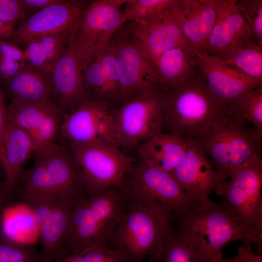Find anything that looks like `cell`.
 Returning a JSON list of instances; mask_svg holds the SVG:
<instances>
[{
	"label": "cell",
	"mask_w": 262,
	"mask_h": 262,
	"mask_svg": "<svg viewBox=\"0 0 262 262\" xmlns=\"http://www.w3.org/2000/svg\"><path fill=\"white\" fill-rule=\"evenodd\" d=\"M52 99L64 116L86 98L82 59L73 38L47 77Z\"/></svg>",
	"instance_id": "14"
},
{
	"label": "cell",
	"mask_w": 262,
	"mask_h": 262,
	"mask_svg": "<svg viewBox=\"0 0 262 262\" xmlns=\"http://www.w3.org/2000/svg\"><path fill=\"white\" fill-rule=\"evenodd\" d=\"M74 29L39 36L26 45L25 64L46 78L64 52Z\"/></svg>",
	"instance_id": "26"
},
{
	"label": "cell",
	"mask_w": 262,
	"mask_h": 262,
	"mask_svg": "<svg viewBox=\"0 0 262 262\" xmlns=\"http://www.w3.org/2000/svg\"><path fill=\"white\" fill-rule=\"evenodd\" d=\"M0 57L25 64L24 51L14 43L0 38Z\"/></svg>",
	"instance_id": "38"
},
{
	"label": "cell",
	"mask_w": 262,
	"mask_h": 262,
	"mask_svg": "<svg viewBox=\"0 0 262 262\" xmlns=\"http://www.w3.org/2000/svg\"><path fill=\"white\" fill-rule=\"evenodd\" d=\"M139 162L172 174L183 161L187 141L170 133L160 132L137 147Z\"/></svg>",
	"instance_id": "23"
},
{
	"label": "cell",
	"mask_w": 262,
	"mask_h": 262,
	"mask_svg": "<svg viewBox=\"0 0 262 262\" xmlns=\"http://www.w3.org/2000/svg\"><path fill=\"white\" fill-rule=\"evenodd\" d=\"M222 262H262L261 255L255 254L249 245L239 247L238 253L231 259H224Z\"/></svg>",
	"instance_id": "41"
},
{
	"label": "cell",
	"mask_w": 262,
	"mask_h": 262,
	"mask_svg": "<svg viewBox=\"0 0 262 262\" xmlns=\"http://www.w3.org/2000/svg\"><path fill=\"white\" fill-rule=\"evenodd\" d=\"M251 40L249 28L235 0H217L216 20L202 53L220 58Z\"/></svg>",
	"instance_id": "16"
},
{
	"label": "cell",
	"mask_w": 262,
	"mask_h": 262,
	"mask_svg": "<svg viewBox=\"0 0 262 262\" xmlns=\"http://www.w3.org/2000/svg\"><path fill=\"white\" fill-rule=\"evenodd\" d=\"M61 262H128L120 250L109 247L95 246L71 254Z\"/></svg>",
	"instance_id": "35"
},
{
	"label": "cell",
	"mask_w": 262,
	"mask_h": 262,
	"mask_svg": "<svg viewBox=\"0 0 262 262\" xmlns=\"http://www.w3.org/2000/svg\"><path fill=\"white\" fill-rule=\"evenodd\" d=\"M173 221L208 262H222V248L229 242H252L223 200L218 203L210 200L183 214H173Z\"/></svg>",
	"instance_id": "4"
},
{
	"label": "cell",
	"mask_w": 262,
	"mask_h": 262,
	"mask_svg": "<svg viewBox=\"0 0 262 262\" xmlns=\"http://www.w3.org/2000/svg\"><path fill=\"white\" fill-rule=\"evenodd\" d=\"M193 139L202 149L222 181L254 155H261L262 142L253 128L233 122L224 114Z\"/></svg>",
	"instance_id": "5"
},
{
	"label": "cell",
	"mask_w": 262,
	"mask_h": 262,
	"mask_svg": "<svg viewBox=\"0 0 262 262\" xmlns=\"http://www.w3.org/2000/svg\"><path fill=\"white\" fill-rule=\"evenodd\" d=\"M163 129L185 141L205 132L225 109L209 92L199 72L181 85L164 91Z\"/></svg>",
	"instance_id": "3"
},
{
	"label": "cell",
	"mask_w": 262,
	"mask_h": 262,
	"mask_svg": "<svg viewBox=\"0 0 262 262\" xmlns=\"http://www.w3.org/2000/svg\"><path fill=\"white\" fill-rule=\"evenodd\" d=\"M128 0L88 2L77 22L73 38L82 65L100 51L127 21L122 10Z\"/></svg>",
	"instance_id": "11"
},
{
	"label": "cell",
	"mask_w": 262,
	"mask_h": 262,
	"mask_svg": "<svg viewBox=\"0 0 262 262\" xmlns=\"http://www.w3.org/2000/svg\"><path fill=\"white\" fill-rule=\"evenodd\" d=\"M20 194L22 203L35 219L44 262H61L68 256L66 237L73 201L55 194Z\"/></svg>",
	"instance_id": "8"
},
{
	"label": "cell",
	"mask_w": 262,
	"mask_h": 262,
	"mask_svg": "<svg viewBox=\"0 0 262 262\" xmlns=\"http://www.w3.org/2000/svg\"><path fill=\"white\" fill-rule=\"evenodd\" d=\"M172 175L182 189L201 203L224 182L218 176L209 158L193 140L187 141L185 157Z\"/></svg>",
	"instance_id": "19"
},
{
	"label": "cell",
	"mask_w": 262,
	"mask_h": 262,
	"mask_svg": "<svg viewBox=\"0 0 262 262\" xmlns=\"http://www.w3.org/2000/svg\"><path fill=\"white\" fill-rule=\"evenodd\" d=\"M217 0H180L179 25L182 48L202 53L217 16Z\"/></svg>",
	"instance_id": "20"
},
{
	"label": "cell",
	"mask_w": 262,
	"mask_h": 262,
	"mask_svg": "<svg viewBox=\"0 0 262 262\" xmlns=\"http://www.w3.org/2000/svg\"><path fill=\"white\" fill-rule=\"evenodd\" d=\"M164 92L157 86L113 109L116 144L120 148L137 147L162 131Z\"/></svg>",
	"instance_id": "7"
},
{
	"label": "cell",
	"mask_w": 262,
	"mask_h": 262,
	"mask_svg": "<svg viewBox=\"0 0 262 262\" xmlns=\"http://www.w3.org/2000/svg\"><path fill=\"white\" fill-rule=\"evenodd\" d=\"M23 180L22 191L33 194L57 195L45 165L37 157L33 167L24 174Z\"/></svg>",
	"instance_id": "33"
},
{
	"label": "cell",
	"mask_w": 262,
	"mask_h": 262,
	"mask_svg": "<svg viewBox=\"0 0 262 262\" xmlns=\"http://www.w3.org/2000/svg\"><path fill=\"white\" fill-rule=\"evenodd\" d=\"M7 118L8 110L4 101L3 94L0 89V165L4 171L6 167V163L3 146V136Z\"/></svg>",
	"instance_id": "40"
},
{
	"label": "cell",
	"mask_w": 262,
	"mask_h": 262,
	"mask_svg": "<svg viewBox=\"0 0 262 262\" xmlns=\"http://www.w3.org/2000/svg\"><path fill=\"white\" fill-rule=\"evenodd\" d=\"M247 24L252 40L262 48V0H235Z\"/></svg>",
	"instance_id": "36"
},
{
	"label": "cell",
	"mask_w": 262,
	"mask_h": 262,
	"mask_svg": "<svg viewBox=\"0 0 262 262\" xmlns=\"http://www.w3.org/2000/svg\"><path fill=\"white\" fill-rule=\"evenodd\" d=\"M35 155L45 165L58 195L74 201L87 194L82 171L67 146L58 143Z\"/></svg>",
	"instance_id": "22"
},
{
	"label": "cell",
	"mask_w": 262,
	"mask_h": 262,
	"mask_svg": "<svg viewBox=\"0 0 262 262\" xmlns=\"http://www.w3.org/2000/svg\"><path fill=\"white\" fill-rule=\"evenodd\" d=\"M119 30L111 40L119 68L120 104L158 85L153 64L140 42L127 32Z\"/></svg>",
	"instance_id": "13"
},
{
	"label": "cell",
	"mask_w": 262,
	"mask_h": 262,
	"mask_svg": "<svg viewBox=\"0 0 262 262\" xmlns=\"http://www.w3.org/2000/svg\"><path fill=\"white\" fill-rule=\"evenodd\" d=\"M158 262H208L201 252L177 227L169 231Z\"/></svg>",
	"instance_id": "30"
},
{
	"label": "cell",
	"mask_w": 262,
	"mask_h": 262,
	"mask_svg": "<svg viewBox=\"0 0 262 262\" xmlns=\"http://www.w3.org/2000/svg\"><path fill=\"white\" fill-rule=\"evenodd\" d=\"M225 114L235 123L245 126L251 123L262 140V84L230 103Z\"/></svg>",
	"instance_id": "29"
},
{
	"label": "cell",
	"mask_w": 262,
	"mask_h": 262,
	"mask_svg": "<svg viewBox=\"0 0 262 262\" xmlns=\"http://www.w3.org/2000/svg\"><path fill=\"white\" fill-rule=\"evenodd\" d=\"M65 145L82 171L87 194L111 187L128 192L125 177L133 161L117 146L108 143Z\"/></svg>",
	"instance_id": "9"
},
{
	"label": "cell",
	"mask_w": 262,
	"mask_h": 262,
	"mask_svg": "<svg viewBox=\"0 0 262 262\" xmlns=\"http://www.w3.org/2000/svg\"><path fill=\"white\" fill-rule=\"evenodd\" d=\"M262 160L256 154L232 171L215 192L223 198L252 242L262 245Z\"/></svg>",
	"instance_id": "6"
},
{
	"label": "cell",
	"mask_w": 262,
	"mask_h": 262,
	"mask_svg": "<svg viewBox=\"0 0 262 262\" xmlns=\"http://www.w3.org/2000/svg\"><path fill=\"white\" fill-rule=\"evenodd\" d=\"M15 23H6L0 20V38H13L15 31Z\"/></svg>",
	"instance_id": "43"
},
{
	"label": "cell",
	"mask_w": 262,
	"mask_h": 262,
	"mask_svg": "<svg viewBox=\"0 0 262 262\" xmlns=\"http://www.w3.org/2000/svg\"><path fill=\"white\" fill-rule=\"evenodd\" d=\"M219 59L246 77L262 80V48L253 40Z\"/></svg>",
	"instance_id": "31"
},
{
	"label": "cell",
	"mask_w": 262,
	"mask_h": 262,
	"mask_svg": "<svg viewBox=\"0 0 262 262\" xmlns=\"http://www.w3.org/2000/svg\"><path fill=\"white\" fill-rule=\"evenodd\" d=\"M88 2L64 0L33 13L19 24L14 36L16 42L25 44L44 35L74 29Z\"/></svg>",
	"instance_id": "17"
},
{
	"label": "cell",
	"mask_w": 262,
	"mask_h": 262,
	"mask_svg": "<svg viewBox=\"0 0 262 262\" xmlns=\"http://www.w3.org/2000/svg\"><path fill=\"white\" fill-rule=\"evenodd\" d=\"M3 238L10 241L33 245L38 240L37 225L31 211L23 203L2 209Z\"/></svg>",
	"instance_id": "28"
},
{
	"label": "cell",
	"mask_w": 262,
	"mask_h": 262,
	"mask_svg": "<svg viewBox=\"0 0 262 262\" xmlns=\"http://www.w3.org/2000/svg\"><path fill=\"white\" fill-rule=\"evenodd\" d=\"M29 11L34 12L59 2L61 0H22Z\"/></svg>",
	"instance_id": "42"
},
{
	"label": "cell",
	"mask_w": 262,
	"mask_h": 262,
	"mask_svg": "<svg viewBox=\"0 0 262 262\" xmlns=\"http://www.w3.org/2000/svg\"><path fill=\"white\" fill-rule=\"evenodd\" d=\"M4 83L12 104L53 101L46 78L26 65Z\"/></svg>",
	"instance_id": "27"
},
{
	"label": "cell",
	"mask_w": 262,
	"mask_h": 262,
	"mask_svg": "<svg viewBox=\"0 0 262 262\" xmlns=\"http://www.w3.org/2000/svg\"><path fill=\"white\" fill-rule=\"evenodd\" d=\"M6 163L5 187L12 191L20 180L22 171L35 147L33 140L23 129L7 120L3 136Z\"/></svg>",
	"instance_id": "25"
},
{
	"label": "cell",
	"mask_w": 262,
	"mask_h": 262,
	"mask_svg": "<svg viewBox=\"0 0 262 262\" xmlns=\"http://www.w3.org/2000/svg\"><path fill=\"white\" fill-rule=\"evenodd\" d=\"M126 176L128 193L157 203L174 214H183L202 204L188 195L171 174L159 168L139 162Z\"/></svg>",
	"instance_id": "10"
},
{
	"label": "cell",
	"mask_w": 262,
	"mask_h": 262,
	"mask_svg": "<svg viewBox=\"0 0 262 262\" xmlns=\"http://www.w3.org/2000/svg\"><path fill=\"white\" fill-rule=\"evenodd\" d=\"M26 66L25 63L0 57V79L8 81L18 73Z\"/></svg>",
	"instance_id": "39"
},
{
	"label": "cell",
	"mask_w": 262,
	"mask_h": 262,
	"mask_svg": "<svg viewBox=\"0 0 262 262\" xmlns=\"http://www.w3.org/2000/svg\"><path fill=\"white\" fill-rule=\"evenodd\" d=\"M29 10L22 0H0V20L15 23L28 17Z\"/></svg>",
	"instance_id": "37"
},
{
	"label": "cell",
	"mask_w": 262,
	"mask_h": 262,
	"mask_svg": "<svg viewBox=\"0 0 262 262\" xmlns=\"http://www.w3.org/2000/svg\"><path fill=\"white\" fill-rule=\"evenodd\" d=\"M179 0H128L124 6L126 20L145 22L153 20L173 8Z\"/></svg>",
	"instance_id": "32"
},
{
	"label": "cell",
	"mask_w": 262,
	"mask_h": 262,
	"mask_svg": "<svg viewBox=\"0 0 262 262\" xmlns=\"http://www.w3.org/2000/svg\"><path fill=\"white\" fill-rule=\"evenodd\" d=\"M63 116L53 101L15 105L8 110L7 120L26 131L34 145L35 154L46 152L57 144Z\"/></svg>",
	"instance_id": "15"
},
{
	"label": "cell",
	"mask_w": 262,
	"mask_h": 262,
	"mask_svg": "<svg viewBox=\"0 0 262 262\" xmlns=\"http://www.w3.org/2000/svg\"><path fill=\"white\" fill-rule=\"evenodd\" d=\"M129 198L128 192L111 187L75 199L66 237L68 255L92 246L111 247L114 233Z\"/></svg>",
	"instance_id": "1"
},
{
	"label": "cell",
	"mask_w": 262,
	"mask_h": 262,
	"mask_svg": "<svg viewBox=\"0 0 262 262\" xmlns=\"http://www.w3.org/2000/svg\"><path fill=\"white\" fill-rule=\"evenodd\" d=\"M129 194L111 247L121 251L128 262H144L147 257L158 261L173 227V214L157 203Z\"/></svg>",
	"instance_id": "2"
},
{
	"label": "cell",
	"mask_w": 262,
	"mask_h": 262,
	"mask_svg": "<svg viewBox=\"0 0 262 262\" xmlns=\"http://www.w3.org/2000/svg\"><path fill=\"white\" fill-rule=\"evenodd\" d=\"M157 18L148 22H133L127 32L141 43L147 56L153 64L165 51L182 47L179 25V4Z\"/></svg>",
	"instance_id": "21"
},
{
	"label": "cell",
	"mask_w": 262,
	"mask_h": 262,
	"mask_svg": "<svg viewBox=\"0 0 262 262\" xmlns=\"http://www.w3.org/2000/svg\"><path fill=\"white\" fill-rule=\"evenodd\" d=\"M199 71L210 93L225 109L231 102L262 84L205 53L195 56Z\"/></svg>",
	"instance_id": "18"
},
{
	"label": "cell",
	"mask_w": 262,
	"mask_h": 262,
	"mask_svg": "<svg viewBox=\"0 0 262 262\" xmlns=\"http://www.w3.org/2000/svg\"><path fill=\"white\" fill-rule=\"evenodd\" d=\"M8 193H9L7 190L5 184L0 185V209L2 208Z\"/></svg>",
	"instance_id": "44"
},
{
	"label": "cell",
	"mask_w": 262,
	"mask_h": 262,
	"mask_svg": "<svg viewBox=\"0 0 262 262\" xmlns=\"http://www.w3.org/2000/svg\"><path fill=\"white\" fill-rule=\"evenodd\" d=\"M0 262H44L33 245L0 238Z\"/></svg>",
	"instance_id": "34"
},
{
	"label": "cell",
	"mask_w": 262,
	"mask_h": 262,
	"mask_svg": "<svg viewBox=\"0 0 262 262\" xmlns=\"http://www.w3.org/2000/svg\"><path fill=\"white\" fill-rule=\"evenodd\" d=\"M147 262H157V260L154 257H149Z\"/></svg>",
	"instance_id": "45"
},
{
	"label": "cell",
	"mask_w": 262,
	"mask_h": 262,
	"mask_svg": "<svg viewBox=\"0 0 262 262\" xmlns=\"http://www.w3.org/2000/svg\"><path fill=\"white\" fill-rule=\"evenodd\" d=\"M112 110L105 103L86 98L63 116L59 137L67 145L108 143L117 146Z\"/></svg>",
	"instance_id": "12"
},
{
	"label": "cell",
	"mask_w": 262,
	"mask_h": 262,
	"mask_svg": "<svg viewBox=\"0 0 262 262\" xmlns=\"http://www.w3.org/2000/svg\"><path fill=\"white\" fill-rule=\"evenodd\" d=\"M153 65L157 84L164 91L181 85L199 72L196 57L181 47L165 51Z\"/></svg>",
	"instance_id": "24"
}]
</instances>
